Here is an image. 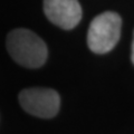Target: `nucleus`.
Listing matches in <instances>:
<instances>
[{"label":"nucleus","instance_id":"obj_1","mask_svg":"<svg viewBox=\"0 0 134 134\" xmlns=\"http://www.w3.org/2000/svg\"><path fill=\"white\" fill-rule=\"evenodd\" d=\"M6 47L12 59L27 68L41 67L47 59L45 41L26 28H17L8 34Z\"/></svg>","mask_w":134,"mask_h":134},{"label":"nucleus","instance_id":"obj_2","mask_svg":"<svg viewBox=\"0 0 134 134\" xmlns=\"http://www.w3.org/2000/svg\"><path fill=\"white\" fill-rule=\"evenodd\" d=\"M121 17L106 11L92 20L87 32V44L92 52L105 54L115 47L121 36Z\"/></svg>","mask_w":134,"mask_h":134},{"label":"nucleus","instance_id":"obj_3","mask_svg":"<svg viewBox=\"0 0 134 134\" xmlns=\"http://www.w3.org/2000/svg\"><path fill=\"white\" fill-rule=\"evenodd\" d=\"M19 103L29 114L41 119H50L59 111L60 97L52 88L31 87L20 92Z\"/></svg>","mask_w":134,"mask_h":134},{"label":"nucleus","instance_id":"obj_4","mask_svg":"<svg viewBox=\"0 0 134 134\" xmlns=\"http://www.w3.org/2000/svg\"><path fill=\"white\" fill-rule=\"evenodd\" d=\"M44 12L54 25L63 29H73L82 19L78 0H44Z\"/></svg>","mask_w":134,"mask_h":134},{"label":"nucleus","instance_id":"obj_5","mask_svg":"<svg viewBox=\"0 0 134 134\" xmlns=\"http://www.w3.org/2000/svg\"><path fill=\"white\" fill-rule=\"evenodd\" d=\"M132 62L134 64V37H133V43H132Z\"/></svg>","mask_w":134,"mask_h":134}]
</instances>
